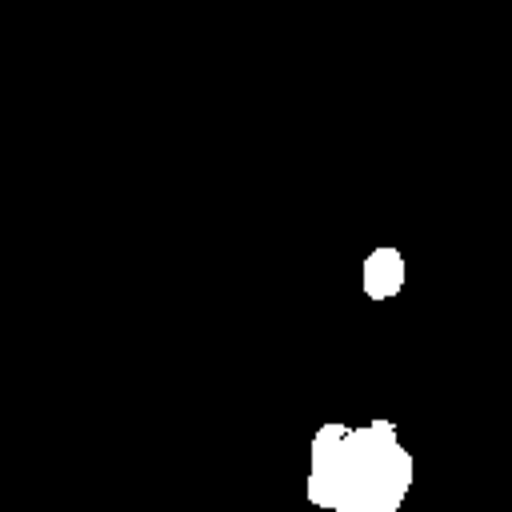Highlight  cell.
Returning <instances> with one entry per match:
<instances>
[{
  "label": "cell",
  "instance_id": "6da1fadb",
  "mask_svg": "<svg viewBox=\"0 0 512 512\" xmlns=\"http://www.w3.org/2000/svg\"><path fill=\"white\" fill-rule=\"evenodd\" d=\"M396 284H400V256L396 252H376L368 260V292L388 296V292H396Z\"/></svg>",
  "mask_w": 512,
  "mask_h": 512
}]
</instances>
